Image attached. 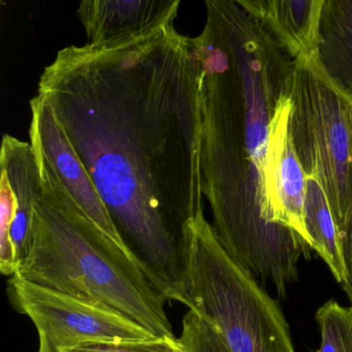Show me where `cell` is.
I'll return each mask as SVG.
<instances>
[{
    "instance_id": "1",
    "label": "cell",
    "mask_w": 352,
    "mask_h": 352,
    "mask_svg": "<svg viewBox=\"0 0 352 352\" xmlns=\"http://www.w3.org/2000/svg\"><path fill=\"white\" fill-rule=\"evenodd\" d=\"M175 19L138 36L65 47L37 94L53 109L130 256L186 306L187 228L205 212L200 72Z\"/></svg>"
},
{
    "instance_id": "2",
    "label": "cell",
    "mask_w": 352,
    "mask_h": 352,
    "mask_svg": "<svg viewBox=\"0 0 352 352\" xmlns=\"http://www.w3.org/2000/svg\"><path fill=\"white\" fill-rule=\"evenodd\" d=\"M200 72L202 190L227 252L284 300L312 250L279 225L271 199L275 146L289 123L296 58L264 19L207 14L190 38Z\"/></svg>"
},
{
    "instance_id": "3",
    "label": "cell",
    "mask_w": 352,
    "mask_h": 352,
    "mask_svg": "<svg viewBox=\"0 0 352 352\" xmlns=\"http://www.w3.org/2000/svg\"><path fill=\"white\" fill-rule=\"evenodd\" d=\"M43 195L32 241L14 276L111 308L157 337H175L167 300L132 258L103 235L37 164Z\"/></svg>"
},
{
    "instance_id": "4",
    "label": "cell",
    "mask_w": 352,
    "mask_h": 352,
    "mask_svg": "<svg viewBox=\"0 0 352 352\" xmlns=\"http://www.w3.org/2000/svg\"><path fill=\"white\" fill-rule=\"evenodd\" d=\"M187 307L231 352H296L277 302L219 241L205 212L187 228Z\"/></svg>"
},
{
    "instance_id": "5",
    "label": "cell",
    "mask_w": 352,
    "mask_h": 352,
    "mask_svg": "<svg viewBox=\"0 0 352 352\" xmlns=\"http://www.w3.org/2000/svg\"><path fill=\"white\" fill-rule=\"evenodd\" d=\"M289 129L306 175L322 184L343 238L352 219L351 101L300 57L291 80Z\"/></svg>"
},
{
    "instance_id": "6",
    "label": "cell",
    "mask_w": 352,
    "mask_h": 352,
    "mask_svg": "<svg viewBox=\"0 0 352 352\" xmlns=\"http://www.w3.org/2000/svg\"><path fill=\"white\" fill-rule=\"evenodd\" d=\"M14 307L30 318L39 351L60 352L87 342L147 340L157 337L123 314L17 276L8 280Z\"/></svg>"
},
{
    "instance_id": "7",
    "label": "cell",
    "mask_w": 352,
    "mask_h": 352,
    "mask_svg": "<svg viewBox=\"0 0 352 352\" xmlns=\"http://www.w3.org/2000/svg\"><path fill=\"white\" fill-rule=\"evenodd\" d=\"M29 138L37 164L55 177L64 194L103 235L130 256L94 182L72 148L51 105L37 94L29 101Z\"/></svg>"
},
{
    "instance_id": "8",
    "label": "cell",
    "mask_w": 352,
    "mask_h": 352,
    "mask_svg": "<svg viewBox=\"0 0 352 352\" xmlns=\"http://www.w3.org/2000/svg\"><path fill=\"white\" fill-rule=\"evenodd\" d=\"M182 0H82L78 14L88 43L138 36L176 19Z\"/></svg>"
},
{
    "instance_id": "9",
    "label": "cell",
    "mask_w": 352,
    "mask_h": 352,
    "mask_svg": "<svg viewBox=\"0 0 352 352\" xmlns=\"http://www.w3.org/2000/svg\"><path fill=\"white\" fill-rule=\"evenodd\" d=\"M300 58L327 84L352 100V0L324 1L313 43Z\"/></svg>"
},
{
    "instance_id": "10",
    "label": "cell",
    "mask_w": 352,
    "mask_h": 352,
    "mask_svg": "<svg viewBox=\"0 0 352 352\" xmlns=\"http://www.w3.org/2000/svg\"><path fill=\"white\" fill-rule=\"evenodd\" d=\"M1 176L8 180L14 202L10 241L18 268L26 258L32 241L33 213L43 195L37 159L30 142L6 134L0 152Z\"/></svg>"
},
{
    "instance_id": "11",
    "label": "cell",
    "mask_w": 352,
    "mask_h": 352,
    "mask_svg": "<svg viewBox=\"0 0 352 352\" xmlns=\"http://www.w3.org/2000/svg\"><path fill=\"white\" fill-rule=\"evenodd\" d=\"M289 124L281 130L275 146L271 199L277 223L289 228L312 248L304 221L307 175L291 142Z\"/></svg>"
},
{
    "instance_id": "12",
    "label": "cell",
    "mask_w": 352,
    "mask_h": 352,
    "mask_svg": "<svg viewBox=\"0 0 352 352\" xmlns=\"http://www.w3.org/2000/svg\"><path fill=\"white\" fill-rule=\"evenodd\" d=\"M304 221L314 252L326 263L337 283L343 285L347 279V267L342 237L324 188L312 175L306 177Z\"/></svg>"
},
{
    "instance_id": "13",
    "label": "cell",
    "mask_w": 352,
    "mask_h": 352,
    "mask_svg": "<svg viewBox=\"0 0 352 352\" xmlns=\"http://www.w3.org/2000/svg\"><path fill=\"white\" fill-rule=\"evenodd\" d=\"M265 20L293 58L307 54L313 43L326 0H265Z\"/></svg>"
},
{
    "instance_id": "14",
    "label": "cell",
    "mask_w": 352,
    "mask_h": 352,
    "mask_svg": "<svg viewBox=\"0 0 352 352\" xmlns=\"http://www.w3.org/2000/svg\"><path fill=\"white\" fill-rule=\"evenodd\" d=\"M316 320L320 330L318 352H352V306L330 300L318 310Z\"/></svg>"
},
{
    "instance_id": "15",
    "label": "cell",
    "mask_w": 352,
    "mask_h": 352,
    "mask_svg": "<svg viewBox=\"0 0 352 352\" xmlns=\"http://www.w3.org/2000/svg\"><path fill=\"white\" fill-rule=\"evenodd\" d=\"M179 340L187 352H231L214 328L190 309L184 316Z\"/></svg>"
},
{
    "instance_id": "16",
    "label": "cell",
    "mask_w": 352,
    "mask_h": 352,
    "mask_svg": "<svg viewBox=\"0 0 352 352\" xmlns=\"http://www.w3.org/2000/svg\"><path fill=\"white\" fill-rule=\"evenodd\" d=\"M60 352H187L175 337H155L147 340L87 342Z\"/></svg>"
},
{
    "instance_id": "17",
    "label": "cell",
    "mask_w": 352,
    "mask_h": 352,
    "mask_svg": "<svg viewBox=\"0 0 352 352\" xmlns=\"http://www.w3.org/2000/svg\"><path fill=\"white\" fill-rule=\"evenodd\" d=\"M343 248H344L345 262L347 267V279L343 283L342 289H344L352 306V219L349 228L342 238Z\"/></svg>"
},
{
    "instance_id": "18",
    "label": "cell",
    "mask_w": 352,
    "mask_h": 352,
    "mask_svg": "<svg viewBox=\"0 0 352 352\" xmlns=\"http://www.w3.org/2000/svg\"><path fill=\"white\" fill-rule=\"evenodd\" d=\"M256 16L266 19L267 6L265 0H234Z\"/></svg>"
},
{
    "instance_id": "19",
    "label": "cell",
    "mask_w": 352,
    "mask_h": 352,
    "mask_svg": "<svg viewBox=\"0 0 352 352\" xmlns=\"http://www.w3.org/2000/svg\"><path fill=\"white\" fill-rule=\"evenodd\" d=\"M351 105H352V100H351Z\"/></svg>"
}]
</instances>
